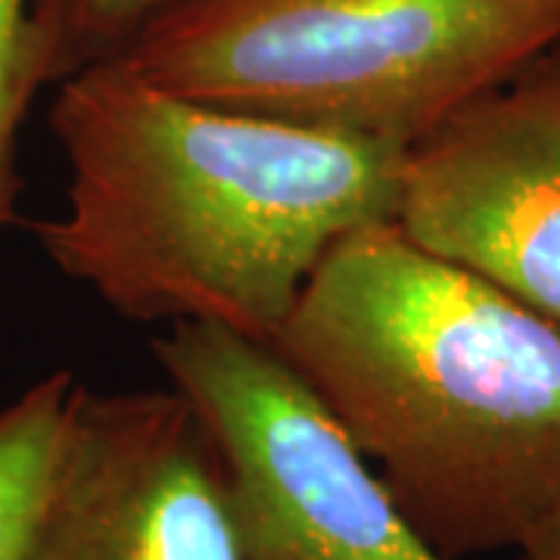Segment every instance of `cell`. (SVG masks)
I'll list each match as a JSON object with an SVG mask.
<instances>
[{"label": "cell", "instance_id": "obj_10", "mask_svg": "<svg viewBox=\"0 0 560 560\" xmlns=\"http://www.w3.org/2000/svg\"><path fill=\"white\" fill-rule=\"evenodd\" d=\"M517 560H560V508L517 548Z\"/></svg>", "mask_w": 560, "mask_h": 560}, {"label": "cell", "instance_id": "obj_2", "mask_svg": "<svg viewBox=\"0 0 560 560\" xmlns=\"http://www.w3.org/2000/svg\"><path fill=\"white\" fill-rule=\"evenodd\" d=\"M271 349L442 558L517 551L560 508V324L396 221L324 256Z\"/></svg>", "mask_w": 560, "mask_h": 560}, {"label": "cell", "instance_id": "obj_5", "mask_svg": "<svg viewBox=\"0 0 560 560\" xmlns=\"http://www.w3.org/2000/svg\"><path fill=\"white\" fill-rule=\"evenodd\" d=\"M16 560H249L197 408L172 386L75 383Z\"/></svg>", "mask_w": 560, "mask_h": 560}, {"label": "cell", "instance_id": "obj_4", "mask_svg": "<svg viewBox=\"0 0 560 560\" xmlns=\"http://www.w3.org/2000/svg\"><path fill=\"white\" fill-rule=\"evenodd\" d=\"M153 355L219 448L249 560H448L271 346L172 324Z\"/></svg>", "mask_w": 560, "mask_h": 560}, {"label": "cell", "instance_id": "obj_6", "mask_svg": "<svg viewBox=\"0 0 560 560\" xmlns=\"http://www.w3.org/2000/svg\"><path fill=\"white\" fill-rule=\"evenodd\" d=\"M396 224L560 324V40L405 150Z\"/></svg>", "mask_w": 560, "mask_h": 560}, {"label": "cell", "instance_id": "obj_8", "mask_svg": "<svg viewBox=\"0 0 560 560\" xmlns=\"http://www.w3.org/2000/svg\"><path fill=\"white\" fill-rule=\"evenodd\" d=\"M168 0H32L47 84L116 60Z\"/></svg>", "mask_w": 560, "mask_h": 560}, {"label": "cell", "instance_id": "obj_7", "mask_svg": "<svg viewBox=\"0 0 560 560\" xmlns=\"http://www.w3.org/2000/svg\"><path fill=\"white\" fill-rule=\"evenodd\" d=\"M72 389V374L57 371L0 405V560L20 555Z\"/></svg>", "mask_w": 560, "mask_h": 560}, {"label": "cell", "instance_id": "obj_9", "mask_svg": "<svg viewBox=\"0 0 560 560\" xmlns=\"http://www.w3.org/2000/svg\"><path fill=\"white\" fill-rule=\"evenodd\" d=\"M40 88H47V72L32 0H0V231L16 219L20 131Z\"/></svg>", "mask_w": 560, "mask_h": 560}, {"label": "cell", "instance_id": "obj_1", "mask_svg": "<svg viewBox=\"0 0 560 560\" xmlns=\"http://www.w3.org/2000/svg\"><path fill=\"white\" fill-rule=\"evenodd\" d=\"M66 206L40 249L116 315L271 346L324 256L396 221L405 150L180 97L119 60L57 84Z\"/></svg>", "mask_w": 560, "mask_h": 560}, {"label": "cell", "instance_id": "obj_3", "mask_svg": "<svg viewBox=\"0 0 560 560\" xmlns=\"http://www.w3.org/2000/svg\"><path fill=\"white\" fill-rule=\"evenodd\" d=\"M560 40V0H168L116 57L180 97L408 150Z\"/></svg>", "mask_w": 560, "mask_h": 560}]
</instances>
